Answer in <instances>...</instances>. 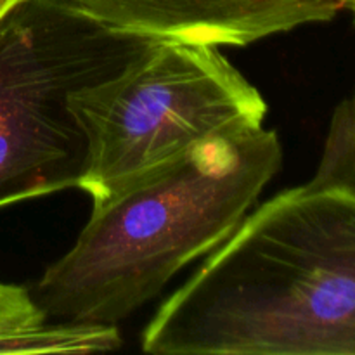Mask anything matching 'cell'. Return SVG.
I'll return each mask as SVG.
<instances>
[{"label":"cell","instance_id":"obj_1","mask_svg":"<svg viewBox=\"0 0 355 355\" xmlns=\"http://www.w3.org/2000/svg\"><path fill=\"white\" fill-rule=\"evenodd\" d=\"M162 355H355V194L260 205L148 322Z\"/></svg>","mask_w":355,"mask_h":355},{"label":"cell","instance_id":"obj_8","mask_svg":"<svg viewBox=\"0 0 355 355\" xmlns=\"http://www.w3.org/2000/svg\"><path fill=\"white\" fill-rule=\"evenodd\" d=\"M47 321L30 290L0 281V329L28 328Z\"/></svg>","mask_w":355,"mask_h":355},{"label":"cell","instance_id":"obj_5","mask_svg":"<svg viewBox=\"0 0 355 355\" xmlns=\"http://www.w3.org/2000/svg\"><path fill=\"white\" fill-rule=\"evenodd\" d=\"M125 33L156 40L248 45L270 35L326 23L347 0H54Z\"/></svg>","mask_w":355,"mask_h":355},{"label":"cell","instance_id":"obj_7","mask_svg":"<svg viewBox=\"0 0 355 355\" xmlns=\"http://www.w3.org/2000/svg\"><path fill=\"white\" fill-rule=\"evenodd\" d=\"M309 184L355 194V92L333 111L321 159Z\"/></svg>","mask_w":355,"mask_h":355},{"label":"cell","instance_id":"obj_4","mask_svg":"<svg viewBox=\"0 0 355 355\" xmlns=\"http://www.w3.org/2000/svg\"><path fill=\"white\" fill-rule=\"evenodd\" d=\"M155 42L54 0H23L0 21V208L78 187L89 141L69 99Z\"/></svg>","mask_w":355,"mask_h":355},{"label":"cell","instance_id":"obj_6","mask_svg":"<svg viewBox=\"0 0 355 355\" xmlns=\"http://www.w3.org/2000/svg\"><path fill=\"white\" fill-rule=\"evenodd\" d=\"M116 326L83 322H42L0 329V354H90L120 349Z\"/></svg>","mask_w":355,"mask_h":355},{"label":"cell","instance_id":"obj_3","mask_svg":"<svg viewBox=\"0 0 355 355\" xmlns=\"http://www.w3.org/2000/svg\"><path fill=\"white\" fill-rule=\"evenodd\" d=\"M89 141L78 189L104 203L217 135L263 127L267 103L217 45L156 40L123 71L73 94Z\"/></svg>","mask_w":355,"mask_h":355},{"label":"cell","instance_id":"obj_9","mask_svg":"<svg viewBox=\"0 0 355 355\" xmlns=\"http://www.w3.org/2000/svg\"><path fill=\"white\" fill-rule=\"evenodd\" d=\"M21 2H23V0H0V21H2L3 17Z\"/></svg>","mask_w":355,"mask_h":355},{"label":"cell","instance_id":"obj_10","mask_svg":"<svg viewBox=\"0 0 355 355\" xmlns=\"http://www.w3.org/2000/svg\"><path fill=\"white\" fill-rule=\"evenodd\" d=\"M347 7H349V9H352L354 19H355V0H347Z\"/></svg>","mask_w":355,"mask_h":355},{"label":"cell","instance_id":"obj_2","mask_svg":"<svg viewBox=\"0 0 355 355\" xmlns=\"http://www.w3.org/2000/svg\"><path fill=\"white\" fill-rule=\"evenodd\" d=\"M283 163L274 130L217 135L92 208L73 248L30 290L47 321L116 326L218 248Z\"/></svg>","mask_w":355,"mask_h":355}]
</instances>
